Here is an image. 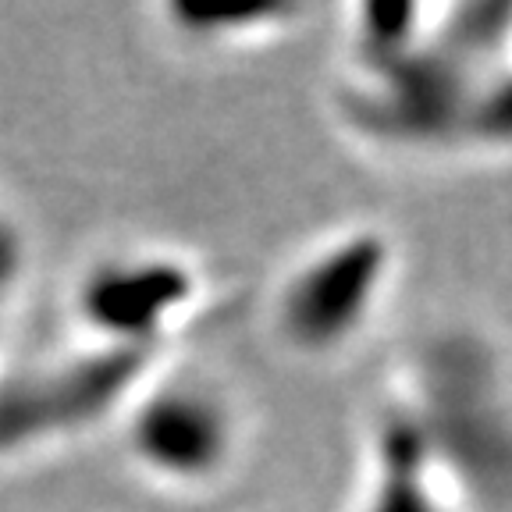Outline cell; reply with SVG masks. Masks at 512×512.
I'll return each mask as SVG.
<instances>
[{
	"label": "cell",
	"instance_id": "cell-5",
	"mask_svg": "<svg viewBox=\"0 0 512 512\" xmlns=\"http://www.w3.org/2000/svg\"><path fill=\"white\" fill-rule=\"evenodd\" d=\"M75 335L57 349L0 363V463L47 456L54 448L114 427L121 406L153 363Z\"/></svg>",
	"mask_w": 512,
	"mask_h": 512
},
{
	"label": "cell",
	"instance_id": "cell-6",
	"mask_svg": "<svg viewBox=\"0 0 512 512\" xmlns=\"http://www.w3.org/2000/svg\"><path fill=\"white\" fill-rule=\"evenodd\" d=\"M207 306L210 278L200 260L143 242L86 260L68 292L75 335L143 356H171Z\"/></svg>",
	"mask_w": 512,
	"mask_h": 512
},
{
	"label": "cell",
	"instance_id": "cell-3",
	"mask_svg": "<svg viewBox=\"0 0 512 512\" xmlns=\"http://www.w3.org/2000/svg\"><path fill=\"white\" fill-rule=\"evenodd\" d=\"M395 281V235L374 221L342 224L274 278L264 306L267 335L303 363L338 360L374 331Z\"/></svg>",
	"mask_w": 512,
	"mask_h": 512
},
{
	"label": "cell",
	"instance_id": "cell-10",
	"mask_svg": "<svg viewBox=\"0 0 512 512\" xmlns=\"http://www.w3.org/2000/svg\"><path fill=\"white\" fill-rule=\"evenodd\" d=\"M4 317H8V303H0V328H4Z\"/></svg>",
	"mask_w": 512,
	"mask_h": 512
},
{
	"label": "cell",
	"instance_id": "cell-9",
	"mask_svg": "<svg viewBox=\"0 0 512 512\" xmlns=\"http://www.w3.org/2000/svg\"><path fill=\"white\" fill-rule=\"evenodd\" d=\"M29 264V239L22 224L0 207V303H8Z\"/></svg>",
	"mask_w": 512,
	"mask_h": 512
},
{
	"label": "cell",
	"instance_id": "cell-1",
	"mask_svg": "<svg viewBox=\"0 0 512 512\" xmlns=\"http://www.w3.org/2000/svg\"><path fill=\"white\" fill-rule=\"evenodd\" d=\"M509 57L441 36L434 8L402 43L345 50L331 111L349 139L384 157H488L509 146Z\"/></svg>",
	"mask_w": 512,
	"mask_h": 512
},
{
	"label": "cell",
	"instance_id": "cell-4",
	"mask_svg": "<svg viewBox=\"0 0 512 512\" xmlns=\"http://www.w3.org/2000/svg\"><path fill=\"white\" fill-rule=\"evenodd\" d=\"M111 431L139 480L168 495L221 488L246 448V416L228 384L175 356L146 370Z\"/></svg>",
	"mask_w": 512,
	"mask_h": 512
},
{
	"label": "cell",
	"instance_id": "cell-7",
	"mask_svg": "<svg viewBox=\"0 0 512 512\" xmlns=\"http://www.w3.org/2000/svg\"><path fill=\"white\" fill-rule=\"evenodd\" d=\"M352 512H459L413 427L388 402H381L370 424Z\"/></svg>",
	"mask_w": 512,
	"mask_h": 512
},
{
	"label": "cell",
	"instance_id": "cell-8",
	"mask_svg": "<svg viewBox=\"0 0 512 512\" xmlns=\"http://www.w3.org/2000/svg\"><path fill=\"white\" fill-rule=\"evenodd\" d=\"M164 25L178 40L196 50L253 47L274 40L288 25L303 18V8L292 4H256V8H196V4H164Z\"/></svg>",
	"mask_w": 512,
	"mask_h": 512
},
{
	"label": "cell",
	"instance_id": "cell-2",
	"mask_svg": "<svg viewBox=\"0 0 512 512\" xmlns=\"http://www.w3.org/2000/svg\"><path fill=\"white\" fill-rule=\"evenodd\" d=\"M420 438L459 512H505L512 491V409L505 352L473 324L424 331L388 392Z\"/></svg>",
	"mask_w": 512,
	"mask_h": 512
}]
</instances>
